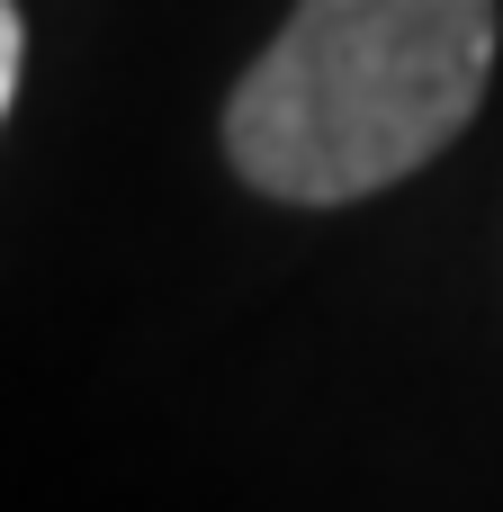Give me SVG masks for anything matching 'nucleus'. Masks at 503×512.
<instances>
[{
    "mask_svg": "<svg viewBox=\"0 0 503 512\" xmlns=\"http://www.w3.org/2000/svg\"><path fill=\"white\" fill-rule=\"evenodd\" d=\"M18 72H27V18H18V0H0V117L18 99Z\"/></svg>",
    "mask_w": 503,
    "mask_h": 512,
    "instance_id": "f03ea898",
    "label": "nucleus"
},
{
    "mask_svg": "<svg viewBox=\"0 0 503 512\" xmlns=\"http://www.w3.org/2000/svg\"><path fill=\"white\" fill-rule=\"evenodd\" d=\"M495 45V0H297L225 99V162L279 207L378 198L468 135Z\"/></svg>",
    "mask_w": 503,
    "mask_h": 512,
    "instance_id": "f257e3e1",
    "label": "nucleus"
}]
</instances>
